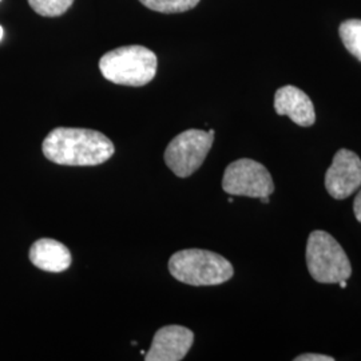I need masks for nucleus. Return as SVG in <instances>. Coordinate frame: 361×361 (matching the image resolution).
Wrapping results in <instances>:
<instances>
[{
    "label": "nucleus",
    "mask_w": 361,
    "mask_h": 361,
    "mask_svg": "<svg viewBox=\"0 0 361 361\" xmlns=\"http://www.w3.org/2000/svg\"><path fill=\"white\" fill-rule=\"evenodd\" d=\"M158 59L147 47L133 44L106 52L99 70L107 80L131 87H141L154 79Z\"/></svg>",
    "instance_id": "nucleus-2"
},
{
    "label": "nucleus",
    "mask_w": 361,
    "mask_h": 361,
    "mask_svg": "<svg viewBox=\"0 0 361 361\" xmlns=\"http://www.w3.org/2000/svg\"><path fill=\"white\" fill-rule=\"evenodd\" d=\"M259 200H261L262 204H269V201H271L269 197H262V198H259Z\"/></svg>",
    "instance_id": "nucleus-16"
},
{
    "label": "nucleus",
    "mask_w": 361,
    "mask_h": 361,
    "mask_svg": "<svg viewBox=\"0 0 361 361\" xmlns=\"http://www.w3.org/2000/svg\"><path fill=\"white\" fill-rule=\"evenodd\" d=\"M274 110L279 116H289L301 128H310L316 122L314 106L310 97L290 85L276 91Z\"/></svg>",
    "instance_id": "nucleus-9"
},
{
    "label": "nucleus",
    "mask_w": 361,
    "mask_h": 361,
    "mask_svg": "<svg viewBox=\"0 0 361 361\" xmlns=\"http://www.w3.org/2000/svg\"><path fill=\"white\" fill-rule=\"evenodd\" d=\"M31 262L42 271L61 273L70 268L71 253L67 246L52 238H40L30 249Z\"/></svg>",
    "instance_id": "nucleus-10"
},
{
    "label": "nucleus",
    "mask_w": 361,
    "mask_h": 361,
    "mask_svg": "<svg viewBox=\"0 0 361 361\" xmlns=\"http://www.w3.org/2000/svg\"><path fill=\"white\" fill-rule=\"evenodd\" d=\"M222 189L231 195L250 198L269 197L274 183L269 170L257 161L241 158L232 162L224 173Z\"/></svg>",
    "instance_id": "nucleus-6"
},
{
    "label": "nucleus",
    "mask_w": 361,
    "mask_h": 361,
    "mask_svg": "<svg viewBox=\"0 0 361 361\" xmlns=\"http://www.w3.org/2000/svg\"><path fill=\"white\" fill-rule=\"evenodd\" d=\"M338 285H340L343 289H345V288H347V280H344V281H340Z\"/></svg>",
    "instance_id": "nucleus-17"
},
{
    "label": "nucleus",
    "mask_w": 361,
    "mask_h": 361,
    "mask_svg": "<svg viewBox=\"0 0 361 361\" xmlns=\"http://www.w3.org/2000/svg\"><path fill=\"white\" fill-rule=\"evenodd\" d=\"M194 334L186 326L168 325L155 332L146 361H180L192 348Z\"/></svg>",
    "instance_id": "nucleus-8"
},
{
    "label": "nucleus",
    "mask_w": 361,
    "mask_h": 361,
    "mask_svg": "<svg viewBox=\"0 0 361 361\" xmlns=\"http://www.w3.org/2000/svg\"><path fill=\"white\" fill-rule=\"evenodd\" d=\"M149 10L161 13H180L193 10L201 0H140Z\"/></svg>",
    "instance_id": "nucleus-12"
},
{
    "label": "nucleus",
    "mask_w": 361,
    "mask_h": 361,
    "mask_svg": "<svg viewBox=\"0 0 361 361\" xmlns=\"http://www.w3.org/2000/svg\"><path fill=\"white\" fill-rule=\"evenodd\" d=\"M307 267L313 280L322 284H338L352 276L347 253L329 233L314 231L307 243Z\"/></svg>",
    "instance_id": "nucleus-4"
},
{
    "label": "nucleus",
    "mask_w": 361,
    "mask_h": 361,
    "mask_svg": "<svg viewBox=\"0 0 361 361\" xmlns=\"http://www.w3.org/2000/svg\"><path fill=\"white\" fill-rule=\"evenodd\" d=\"M296 361H334L335 359L326 355H317V353H304L297 356Z\"/></svg>",
    "instance_id": "nucleus-14"
},
{
    "label": "nucleus",
    "mask_w": 361,
    "mask_h": 361,
    "mask_svg": "<svg viewBox=\"0 0 361 361\" xmlns=\"http://www.w3.org/2000/svg\"><path fill=\"white\" fill-rule=\"evenodd\" d=\"M353 213H355V217L361 224V190L359 194L356 195L355 201H353Z\"/></svg>",
    "instance_id": "nucleus-15"
},
{
    "label": "nucleus",
    "mask_w": 361,
    "mask_h": 361,
    "mask_svg": "<svg viewBox=\"0 0 361 361\" xmlns=\"http://www.w3.org/2000/svg\"><path fill=\"white\" fill-rule=\"evenodd\" d=\"M3 32H4V31H3V28H1V26H0V40H1V38H3Z\"/></svg>",
    "instance_id": "nucleus-18"
},
{
    "label": "nucleus",
    "mask_w": 361,
    "mask_h": 361,
    "mask_svg": "<svg viewBox=\"0 0 361 361\" xmlns=\"http://www.w3.org/2000/svg\"><path fill=\"white\" fill-rule=\"evenodd\" d=\"M213 142L214 130H186L169 143L165 162L177 177H190L202 166Z\"/></svg>",
    "instance_id": "nucleus-5"
},
{
    "label": "nucleus",
    "mask_w": 361,
    "mask_h": 361,
    "mask_svg": "<svg viewBox=\"0 0 361 361\" xmlns=\"http://www.w3.org/2000/svg\"><path fill=\"white\" fill-rule=\"evenodd\" d=\"M44 157L65 166H97L116 152L113 142L101 131L77 128H56L44 138Z\"/></svg>",
    "instance_id": "nucleus-1"
},
{
    "label": "nucleus",
    "mask_w": 361,
    "mask_h": 361,
    "mask_svg": "<svg viewBox=\"0 0 361 361\" xmlns=\"http://www.w3.org/2000/svg\"><path fill=\"white\" fill-rule=\"evenodd\" d=\"M340 38L350 55L361 62V20L348 19L338 28Z\"/></svg>",
    "instance_id": "nucleus-11"
},
{
    "label": "nucleus",
    "mask_w": 361,
    "mask_h": 361,
    "mask_svg": "<svg viewBox=\"0 0 361 361\" xmlns=\"http://www.w3.org/2000/svg\"><path fill=\"white\" fill-rule=\"evenodd\" d=\"M27 1L35 13L46 18L62 16L74 4V0H27Z\"/></svg>",
    "instance_id": "nucleus-13"
},
{
    "label": "nucleus",
    "mask_w": 361,
    "mask_h": 361,
    "mask_svg": "<svg viewBox=\"0 0 361 361\" xmlns=\"http://www.w3.org/2000/svg\"><path fill=\"white\" fill-rule=\"evenodd\" d=\"M171 276L183 284L193 286L219 285L234 274L233 265L222 256L204 249H185L169 259Z\"/></svg>",
    "instance_id": "nucleus-3"
},
{
    "label": "nucleus",
    "mask_w": 361,
    "mask_h": 361,
    "mask_svg": "<svg viewBox=\"0 0 361 361\" xmlns=\"http://www.w3.org/2000/svg\"><path fill=\"white\" fill-rule=\"evenodd\" d=\"M361 188V159L348 149H340L325 174V189L335 200H345Z\"/></svg>",
    "instance_id": "nucleus-7"
}]
</instances>
